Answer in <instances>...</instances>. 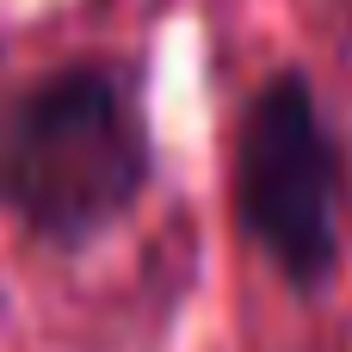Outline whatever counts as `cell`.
<instances>
[{"label": "cell", "instance_id": "1", "mask_svg": "<svg viewBox=\"0 0 352 352\" xmlns=\"http://www.w3.org/2000/svg\"><path fill=\"white\" fill-rule=\"evenodd\" d=\"M155 173L142 87L111 56H74L0 99V210L80 248L130 217Z\"/></svg>", "mask_w": 352, "mask_h": 352}, {"label": "cell", "instance_id": "2", "mask_svg": "<svg viewBox=\"0 0 352 352\" xmlns=\"http://www.w3.org/2000/svg\"><path fill=\"white\" fill-rule=\"evenodd\" d=\"M229 179L241 235L266 254V266L297 291H322L346 254L352 173L309 74L285 68L254 87L235 124Z\"/></svg>", "mask_w": 352, "mask_h": 352}]
</instances>
